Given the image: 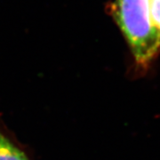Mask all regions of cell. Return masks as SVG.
Here are the masks:
<instances>
[{"instance_id": "1", "label": "cell", "mask_w": 160, "mask_h": 160, "mask_svg": "<svg viewBox=\"0 0 160 160\" xmlns=\"http://www.w3.org/2000/svg\"><path fill=\"white\" fill-rule=\"evenodd\" d=\"M110 11L133 58V78L144 77L160 52V36L151 21L149 0H115Z\"/></svg>"}, {"instance_id": "2", "label": "cell", "mask_w": 160, "mask_h": 160, "mask_svg": "<svg viewBox=\"0 0 160 160\" xmlns=\"http://www.w3.org/2000/svg\"><path fill=\"white\" fill-rule=\"evenodd\" d=\"M0 160H30L26 153L16 146L0 130Z\"/></svg>"}, {"instance_id": "3", "label": "cell", "mask_w": 160, "mask_h": 160, "mask_svg": "<svg viewBox=\"0 0 160 160\" xmlns=\"http://www.w3.org/2000/svg\"><path fill=\"white\" fill-rule=\"evenodd\" d=\"M149 11L152 23L160 36V0H149Z\"/></svg>"}]
</instances>
